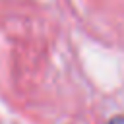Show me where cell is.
<instances>
[{
    "label": "cell",
    "mask_w": 124,
    "mask_h": 124,
    "mask_svg": "<svg viewBox=\"0 0 124 124\" xmlns=\"http://www.w3.org/2000/svg\"><path fill=\"white\" fill-rule=\"evenodd\" d=\"M108 124H124V114H118V116H112L108 120Z\"/></svg>",
    "instance_id": "6da1fadb"
}]
</instances>
